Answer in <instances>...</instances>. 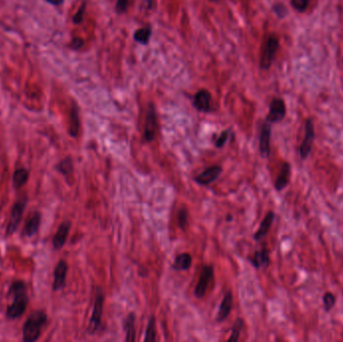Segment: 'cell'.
Listing matches in <instances>:
<instances>
[{"instance_id":"6da1fadb","label":"cell","mask_w":343,"mask_h":342,"mask_svg":"<svg viewBox=\"0 0 343 342\" xmlns=\"http://www.w3.org/2000/svg\"><path fill=\"white\" fill-rule=\"evenodd\" d=\"M11 293L14 297V302L9 306L7 315L11 319L21 317L27 309L29 298L27 295L26 285L22 281H17L12 285Z\"/></svg>"},{"instance_id":"7a4b0ae2","label":"cell","mask_w":343,"mask_h":342,"mask_svg":"<svg viewBox=\"0 0 343 342\" xmlns=\"http://www.w3.org/2000/svg\"><path fill=\"white\" fill-rule=\"evenodd\" d=\"M48 320V316L43 311L34 312L27 320L24 326V340L27 342H33L39 339L42 330L44 329Z\"/></svg>"},{"instance_id":"3957f363","label":"cell","mask_w":343,"mask_h":342,"mask_svg":"<svg viewBox=\"0 0 343 342\" xmlns=\"http://www.w3.org/2000/svg\"><path fill=\"white\" fill-rule=\"evenodd\" d=\"M279 48V40L277 39L276 36L271 35L265 42L264 47H263V51H262V57H261V68L263 70H269L275 55L278 51Z\"/></svg>"},{"instance_id":"277c9868","label":"cell","mask_w":343,"mask_h":342,"mask_svg":"<svg viewBox=\"0 0 343 342\" xmlns=\"http://www.w3.org/2000/svg\"><path fill=\"white\" fill-rule=\"evenodd\" d=\"M315 139V130H314V124L312 120L308 119L305 123V136L304 140L300 146L299 153H300V158L302 160H306L308 156L311 153L312 150V145Z\"/></svg>"},{"instance_id":"5b68a950","label":"cell","mask_w":343,"mask_h":342,"mask_svg":"<svg viewBox=\"0 0 343 342\" xmlns=\"http://www.w3.org/2000/svg\"><path fill=\"white\" fill-rule=\"evenodd\" d=\"M26 205H27L26 200H21L15 204L11 217H10V222L7 228V235L11 236L18 230L23 219V214L25 212Z\"/></svg>"},{"instance_id":"8992f818","label":"cell","mask_w":343,"mask_h":342,"mask_svg":"<svg viewBox=\"0 0 343 342\" xmlns=\"http://www.w3.org/2000/svg\"><path fill=\"white\" fill-rule=\"evenodd\" d=\"M214 277V269L212 266H204L199 282L195 288V296L198 298H202L205 296L209 284L213 280Z\"/></svg>"},{"instance_id":"52a82bcc","label":"cell","mask_w":343,"mask_h":342,"mask_svg":"<svg viewBox=\"0 0 343 342\" xmlns=\"http://www.w3.org/2000/svg\"><path fill=\"white\" fill-rule=\"evenodd\" d=\"M157 131V115L156 109L153 104H150L148 112H147V119H146V127H145V140L147 142L154 141L156 137Z\"/></svg>"},{"instance_id":"ba28073f","label":"cell","mask_w":343,"mask_h":342,"mask_svg":"<svg viewBox=\"0 0 343 342\" xmlns=\"http://www.w3.org/2000/svg\"><path fill=\"white\" fill-rule=\"evenodd\" d=\"M286 115V107L285 103L282 99H274L270 105L269 115L267 117V121L269 123H279L281 122Z\"/></svg>"},{"instance_id":"9c48e42d","label":"cell","mask_w":343,"mask_h":342,"mask_svg":"<svg viewBox=\"0 0 343 342\" xmlns=\"http://www.w3.org/2000/svg\"><path fill=\"white\" fill-rule=\"evenodd\" d=\"M103 307H104V295L101 291V289H98V293L96 296L95 304H94V310L91 318V329L97 330L102 321V315H103Z\"/></svg>"},{"instance_id":"30bf717a","label":"cell","mask_w":343,"mask_h":342,"mask_svg":"<svg viewBox=\"0 0 343 342\" xmlns=\"http://www.w3.org/2000/svg\"><path fill=\"white\" fill-rule=\"evenodd\" d=\"M222 173V168L220 166H213L202 172L195 178V181L200 185H209L219 178Z\"/></svg>"},{"instance_id":"8fae6325","label":"cell","mask_w":343,"mask_h":342,"mask_svg":"<svg viewBox=\"0 0 343 342\" xmlns=\"http://www.w3.org/2000/svg\"><path fill=\"white\" fill-rule=\"evenodd\" d=\"M270 138H271V123L268 121L263 124L260 134V152L263 157L270 155Z\"/></svg>"},{"instance_id":"7c38bea8","label":"cell","mask_w":343,"mask_h":342,"mask_svg":"<svg viewBox=\"0 0 343 342\" xmlns=\"http://www.w3.org/2000/svg\"><path fill=\"white\" fill-rule=\"evenodd\" d=\"M194 106L195 108L204 113L211 111V94L208 91H200L194 97Z\"/></svg>"},{"instance_id":"4fadbf2b","label":"cell","mask_w":343,"mask_h":342,"mask_svg":"<svg viewBox=\"0 0 343 342\" xmlns=\"http://www.w3.org/2000/svg\"><path fill=\"white\" fill-rule=\"evenodd\" d=\"M67 273H68V264L62 260L59 262L55 269V279H54V289L55 290H61L66 285V279H67Z\"/></svg>"},{"instance_id":"5bb4252c","label":"cell","mask_w":343,"mask_h":342,"mask_svg":"<svg viewBox=\"0 0 343 342\" xmlns=\"http://www.w3.org/2000/svg\"><path fill=\"white\" fill-rule=\"evenodd\" d=\"M70 230H71V223L69 221L64 222L60 226V228H59V230H58V232L55 235L54 240H53V244H54V247L56 249H61L64 247V245L67 242Z\"/></svg>"},{"instance_id":"9a60e30c","label":"cell","mask_w":343,"mask_h":342,"mask_svg":"<svg viewBox=\"0 0 343 342\" xmlns=\"http://www.w3.org/2000/svg\"><path fill=\"white\" fill-rule=\"evenodd\" d=\"M290 176H291V166L288 163H284L275 181V189L277 191H282L284 188H286L287 185L289 184Z\"/></svg>"},{"instance_id":"2e32d148","label":"cell","mask_w":343,"mask_h":342,"mask_svg":"<svg viewBox=\"0 0 343 342\" xmlns=\"http://www.w3.org/2000/svg\"><path fill=\"white\" fill-rule=\"evenodd\" d=\"M232 304H233V296H232V293L229 291L226 293L221 305H220V308H219V311H218V314H217V320L218 321H224L228 315L230 314L231 312V309H232Z\"/></svg>"},{"instance_id":"e0dca14e","label":"cell","mask_w":343,"mask_h":342,"mask_svg":"<svg viewBox=\"0 0 343 342\" xmlns=\"http://www.w3.org/2000/svg\"><path fill=\"white\" fill-rule=\"evenodd\" d=\"M40 224H41V214L39 212H36L35 214H33L25 227V235L28 237H32L34 235H36L39 231L40 228Z\"/></svg>"},{"instance_id":"ac0fdd59","label":"cell","mask_w":343,"mask_h":342,"mask_svg":"<svg viewBox=\"0 0 343 342\" xmlns=\"http://www.w3.org/2000/svg\"><path fill=\"white\" fill-rule=\"evenodd\" d=\"M274 218H275V215H274L273 212H269V213L265 216V218H264L263 221L261 222V225H260L258 231H257L256 234L254 235L255 240H260V239L264 238V237L267 235V233L269 232V230H270V228H271V226H272V223H273V221H274Z\"/></svg>"},{"instance_id":"d6986e66","label":"cell","mask_w":343,"mask_h":342,"mask_svg":"<svg viewBox=\"0 0 343 342\" xmlns=\"http://www.w3.org/2000/svg\"><path fill=\"white\" fill-rule=\"evenodd\" d=\"M135 321H136V315L135 313H130L129 316L126 318L124 327L125 331L127 333L126 335V341L133 342L136 340V329H135Z\"/></svg>"},{"instance_id":"ffe728a7","label":"cell","mask_w":343,"mask_h":342,"mask_svg":"<svg viewBox=\"0 0 343 342\" xmlns=\"http://www.w3.org/2000/svg\"><path fill=\"white\" fill-rule=\"evenodd\" d=\"M270 262V257H269V252L266 248L257 251L254 255V257L251 259V263L256 267V268H262L266 267L269 265Z\"/></svg>"},{"instance_id":"44dd1931","label":"cell","mask_w":343,"mask_h":342,"mask_svg":"<svg viewBox=\"0 0 343 342\" xmlns=\"http://www.w3.org/2000/svg\"><path fill=\"white\" fill-rule=\"evenodd\" d=\"M29 177H30V174H29L28 170H26L24 168L18 169L14 174V186H15V188L20 189L23 186H25L29 180Z\"/></svg>"},{"instance_id":"7402d4cb","label":"cell","mask_w":343,"mask_h":342,"mask_svg":"<svg viewBox=\"0 0 343 342\" xmlns=\"http://www.w3.org/2000/svg\"><path fill=\"white\" fill-rule=\"evenodd\" d=\"M192 265V257L188 253L180 254L176 257L175 260V268L179 270H188Z\"/></svg>"},{"instance_id":"603a6c76","label":"cell","mask_w":343,"mask_h":342,"mask_svg":"<svg viewBox=\"0 0 343 342\" xmlns=\"http://www.w3.org/2000/svg\"><path fill=\"white\" fill-rule=\"evenodd\" d=\"M151 35H152V30L150 27H146V28H143V29H140L138 30L136 33H135V36H134V39L141 45H148L149 44V41H150V38H151Z\"/></svg>"},{"instance_id":"cb8c5ba5","label":"cell","mask_w":343,"mask_h":342,"mask_svg":"<svg viewBox=\"0 0 343 342\" xmlns=\"http://www.w3.org/2000/svg\"><path fill=\"white\" fill-rule=\"evenodd\" d=\"M79 129H80V120H79V112L78 108L74 106L71 114V129L70 133L73 137H77L79 134Z\"/></svg>"},{"instance_id":"d4e9b609","label":"cell","mask_w":343,"mask_h":342,"mask_svg":"<svg viewBox=\"0 0 343 342\" xmlns=\"http://www.w3.org/2000/svg\"><path fill=\"white\" fill-rule=\"evenodd\" d=\"M155 340H156V321H155V318L152 316L148 323L145 342H150V341H155Z\"/></svg>"},{"instance_id":"484cf974","label":"cell","mask_w":343,"mask_h":342,"mask_svg":"<svg viewBox=\"0 0 343 342\" xmlns=\"http://www.w3.org/2000/svg\"><path fill=\"white\" fill-rule=\"evenodd\" d=\"M58 170L63 173L64 175H69L73 172V161L71 158H67L60 163L58 166Z\"/></svg>"},{"instance_id":"4316f807","label":"cell","mask_w":343,"mask_h":342,"mask_svg":"<svg viewBox=\"0 0 343 342\" xmlns=\"http://www.w3.org/2000/svg\"><path fill=\"white\" fill-rule=\"evenodd\" d=\"M336 302V298L334 296V294H332L331 292H326L323 296V304H324V309L326 312L330 311L333 306L335 305Z\"/></svg>"},{"instance_id":"83f0119b","label":"cell","mask_w":343,"mask_h":342,"mask_svg":"<svg viewBox=\"0 0 343 342\" xmlns=\"http://www.w3.org/2000/svg\"><path fill=\"white\" fill-rule=\"evenodd\" d=\"M242 328H243V320L242 319H238L235 322V324H234V327H233V330H232V334L228 338V340L229 341H237L239 339V333L242 330Z\"/></svg>"},{"instance_id":"f1b7e54d","label":"cell","mask_w":343,"mask_h":342,"mask_svg":"<svg viewBox=\"0 0 343 342\" xmlns=\"http://www.w3.org/2000/svg\"><path fill=\"white\" fill-rule=\"evenodd\" d=\"M309 0H291V5L298 13H304L308 7Z\"/></svg>"},{"instance_id":"f546056e","label":"cell","mask_w":343,"mask_h":342,"mask_svg":"<svg viewBox=\"0 0 343 342\" xmlns=\"http://www.w3.org/2000/svg\"><path fill=\"white\" fill-rule=\"evenodd\" d=\"M178 221H179V226L184 229L188 223V212L186 209H181L178 214Z\"/></svg>"},{"instance_id":"4dcf8cb0","label":"cell","mask_w":343,"mask_h":342,"mask_svg":"<svg viewBox=\"0 0 343 342\" xmlns=\"http://www.w3.org/2000/svg\"><path fill=\"white\" fill-rule=\"evenodd\" d=\"M129 6V0H118L116 5V11L118 14H124L127 12Z\"/></svg>"},{"instance_id":"1f68e13d","label":"cell","mask_w":343,"mask_h":342,"mask_svg":"<svg viewBox=\"0 0 343 342\" xmlns=\"http://www.w3.org/2000/svg\"><path fill=\"white\" fill-rule=\"evenodd\" d=\"M85 10H86V3L83 4V6L81 7V9L79 10V12L75 15L74 17V23L77 25H80L83 20H84V14H85Z\"/></svg>"},{"instance_id":"d6a6232c","label":"cell","mask_w":343,"mask_h":342,"mask_svg":"<svg viewBox=\"0 0 343 342\" xmlns=\"http://www.w3.org/2000/svg\"><path fill=\"white\" fill-rule=\"evenodd\" d=\"M228 138H229V132H228V131L223 132V133L220 135V137H219V139L217 140V142H216V147H217V148H222V147L226 144V142L228 141Z\"/></svg>"},{"instance_id":"836d02e7","label":"cell","mask_w":343,"mask_h":342,"mask_svg":"<svg viewBox=\"0 0 343 342\" xmlns=\"http://www.w3.org/2000/svg\"><path fill=\"white\" fill-rule=\"evenodd\" d=\"M274 12H275V14H276L279 18H281V19H283V18L287 15V10H286V8H285L284 6H282V5H276V6L274 7Z\"/></svg>"},{"instance_id":"e575fe53","label":"cell","mask_w":343,"mask_h":342,"mask_svg":"<svg viewBox=\"0 0 343 342\" xmlns=\"http://www.w3.org/2000/svg\"><path fill=\"white\" fill-rule=\"evenodd\" d=\"M84 46V41L82 39H75L72 42V48L74 50H80Z\"/></svg>"},{"instance_id":"d590c367","label":"cell","mask_w":343,"mask_h":342,"mask_svg":"<svg viewBox=\"0 0 343 342\" xmlns=\"http://www.w3.org/2000/svg\"><path fill=\"white\" fill-rule=\"evenodd\" d=\"M47 2L52 4V5H55V6H60L64 3V0H47Z\"/></svg>"},{"instance_id":"8d00e7d4","label":"cell","mask_w":343,"mask_h":342,"mask_svg":"<svg viewBox=\"0 0 343 342\" xmlns=\"http://www.w3.org/2000/svg\"><path fill=\"white\" fill-rule=\"evenodd\" d=\"M211 2H217V0H211Z\"/></svg>"},{"instance_id":"74e56055","label":"cell","mask_w":343,"mask_h":342,"mask_svg":"<svg viewBox=\"0 0 343 342\" xmlns=\"http://www.w3.org/2000/svg\"><path fill=\"white\" fill-rule=\"evenodd\" d=\"M342 295H343V292H342Z\"/></svg>"}]
</instances>
